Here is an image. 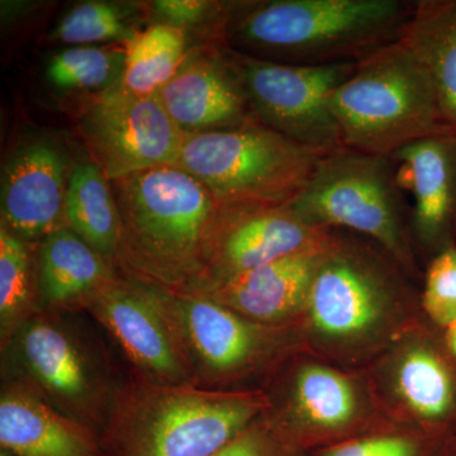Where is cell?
<instances>
[{
    "mask_svg": "<svg viewBox=\"0 0 456 456\" xmlns=\"http://www.w3.org/2000/svg\"><path fill=\"white\" fill-rule=\"evenodd\" d=\"M421 308L426 320L441 330L456 322V246L441 251L426 264Z\"/></svg>",
    "mask_w": 456,
    "mask_h": 456,
    "instance_id": "f1b7e54d",
    "label": "cell"
},
{
    "mask_svg": "<svg viewBox=\"0 0 456 456\" xmlns=\"http://www.w3.org/2000/svg\"><path fill=\"white\" fill-rule=\"evenodd\" d=\"M288 207L308 226L373 240L422 284L424 266L411 237V207L392 156L345 146L323 154Z\"/></svg>",
    "mask_w": 456,
    "mask_h": 456,
    "instance_id": "277c9868",
    "label": "cell"
},
{
    "mask_svg": "<svg viewBox=\"0 0 456 456\" xmlns=\"http://www.w3.org/2000/svg\"><path fill=\"white\" fill-rule=\"evenodd\" d=\"M112 278V270L103 257L66 224L42 240L37 289L47 307L86 305Z\"/></svg>",
    "mask_w": 456,
    "mask_h": 456,
    "instance_id": "44dd1931",
    "label": "cell"
},
{
    "mask_svg": "<svg viewBox=\"0 0 456 456\" xmlns=\"http://www.w3.org/2000/svg\"><path fill=\"white\" fill-rule=\"evenodd\" d=\"M268 424L264 416L211 456H305Z\"/></svg>",
    "mask_w": 456,
    "mask_h": 456,
    "instance_id": "f546056e",
    "label": "cell"
},
{
    "mask_svg": "<svg viewBox=\"0 0 456 456\" xmlns=\"http://www.w3.org/2000/svg\"><path fill=\"white\" fill-rule=\"evenodd\" d=\"M270 407L263 388L208 391L147 384L114 417L117 456H211L261 419Z\"/></svg>",
    "mask_w": 456,
    "mask_h": 456,
    "instance_id": "8992f818",
    "label": "cell"
},
{
    "mask_svg": "<svg viewBox=\"0 0 456 456\" xmlns=\"http://www.w3.org/2000/svg\"><path fill=\"white\" fill-rule=\"evenodd\" d=\"M79 130L90 161L110 182L174 167L185 137L159 94H134L119 82L90 102L80 117Z\"/></svg>",
    "mask_w": 456,
    "mask_h": 456,
    "instance_id": "7c38bea8",
    "label": "cell"
},
{
    "mask_svg": "<svg viewBox=\"0 0 456 456\" xmlns=\"http://www.w3.org/2000/svg\"><path fill=\"white\" fill-rule=\"evenodd\" d=\"M437 456H456V432L444 440Z\"/></svg>",
    "mask_w": 456,
    "mask_h": 456,
    "instance_id": "d6a6232c",
    "label": "cell"
},
{
    "mask_svg": "<svg viewBox=\"0 0 456 456\" xmlns=\"http://www.w3.org/2000/svg\"><path fill=\"white\" fill-rule=\"evenodd\" d=\"M445 439L392 426L314 450L305 456H437Z\"/></svg>",
    "mask_w": 456,
    "mask_h": 456,
    "instance_id": "4316f807",
    "label": "cell"
},
{
    "mask_svg": "<svg viewBox=\"0 0 456 456\" xmlns=\"http://www.w3.org/2000/svg\"><path fill=\"white\" fill-rule=\"evenodd\" d=\"M158 94L184 134L230 130L255 119L227 50L183 62Z\"/></svg>",
    "mask_w": 456,
    "mask_h": 456,
    "instance_id": "ac0fdd59",
    "label": "cell"
},
{
    "mask_svg": "<svg viewBox=\"0 0 456 456\" xmlns=\"http://www.w3.org/2000/svg\"><path fill=\"white\" fill-rule=\"evenodd\" d=\"M399 41L425 69L444 119L456 131V0H415Z\"/></svg>",
    "mask_w": 456,
    "mask_h": 456,
    "instance_id": "7402d4cb",
    "label": "cell"
},
{
    "mask_svg": "<svg viewBox=\"0 0 456 456\" xmlns=\"http://www.w3.org/2000/svg\"><path fill=\"white\" fill-rule=\"evenodd\" d=\"M65 224L110 266L121 250V217L110 180L97 165L77 164L69 174Z\"/></svg>",
    "mask_w": 456,
    "mask_h": 456,
    "instance_id": "603a6c76",
    "label": "cell"
},
{
    "mask_svg": "<svg viewBox=\"0 0 456 456\" xmlns=\"http://www.w3.org/2000/svg\"><path fill=\"white\" fill-rule=\"evenodd\" d=\"M110 184L121 217L119 257L165 288L200 281L222 213L211 191L176 167L141 171Z\"/></svg>",
    "mask_w": 456,
    "mask_h": 456,
    "instance_id": "3957f363",
    "label": "cell"
},
{
    "mask_svg": "<svg viewBox=\"0 0 456 456\" xmlns=\"http://www.w3.org/2000/svg\"><path fill=\"white\" fill-rule=\"evenodd\" d=\"M68 180L55 145L38 141L23 147L3 175L2 226L25 242L42 241L64 226Z\"/></svg>",
    "mask_w": 456,
    "mask_h": 456,
    "instance_id": "d6986e66",
    "label": "cell"
},
{
    "mask_svg": "<svg viewBox=\"0 0 456 456\" xmlns=\"http://www.w3.org/2000/svg\"><path fill=\"white\" fill-rule=\"evenodd\" d=\"M227 53L256 121L318 154L344 146L329 98L356 62L303 66Z\"/></svg>",
    "mask_w": 456,
    "mask_h": 456,
    "instance_id": "8fae6325",
    "label": "cell"
},
{
    "mask_svg": "<svg viewBox=\"0 0 456 456\" xmlns=\"http://www.w3.org/2000/svg\"><path fill=\"white\" fill-rule=\"evenodd\" d=\"M443 335L444 338H445L446 346H448L450 353L452 354L456 360V322L443 330Z\"/></svg>",
    "mask_w": 456,
    "mask_h": 456,
    "instance_id": "1f68e13d",
    "label": "cell"
},
{
    "mask_svg": "<svg viewBox=\"0 0 456 456\" xmlns=\"http://www.w3.org/2000/svg\"><path fill=\"white\" fill-rule=\"evenodd\" d=\"M321 156L251 119L230 130L185 134L174 167L202 183L224 208L288 206Z\"/></svg>",
    "mask_w": 456,
    "mask_h": 456,
    "instance_id": "ba28073f",
    "label": "cell"
},
{
    "mask_svg": "<svg viewBox=\"0 0 456 456\" xmlns=\"http://www.w3.org/2000/svg\"><path fill=\"white\" fill-rule=\"evenodd\" d=\"M326 242L231 277L198 281L189 292L208 297L261 325H299Z\"/></svg>",
    "mask_w": 456,
    "mask_h": 456,
    "instance_id": "e0dca14e",
    "label": "cell"
},
{
    "mask_svg": "<svg viewBox=\"0 0 456 456\" xmlns=\"http://www.w3.org/2000/svg\"><path fill=\"white\" fill-rule=\"evenodd\" d=\"M264 419L301 452L397 426L384 412L365 369L342 368L301 349L269 378Z\"/></svg>",
    "mask_w": 456,
    "mask_h": 456,
    "instance_id": "52a82bcc",
    "label": "cell"
},
{
    "mask_svg": "<svg viewBox=\"0 0 456 456\" xmlns=\"http://www.w3.org/2000/svg\"><path fill=\"white\" fill-rule=\"evenodd\" d=\"M415 0H270L236 5L224 38L237 53L321 66L358 62L401 40Z\"/></svg>",
    "mask_w": 456,
    "mask_h": 456,
    "instance_id": "7a4b0ae2",
    "label": "cell"
},
{
    "mask_svg": "<svg viewBox=\"0 0 456 456\" xmlns=\"http://www.w3.org/2000/svg\"><path fill=\"white\" fill-rule=\"evenodd\" d=\"M136 32L127 25L117 5L86 2L71 9L60 22L56 37L65 44L88 45L95 42L131 41Z\"/></svg>",
    "mask_w": 456,
    "mask_h": 456,
    "instance_id": "83f0119b",
    "label": "cell"
},
{
    "mask_svg": "<svg viewBox=\"0 0 456 456\" xmlns=\"http://www.w3.org/2000/svg\"><path fill=\"white\" fill-rule=\"evenodd\" d=\"M365 371L393 424L441 439L455 434L456 360L425 316Z\"/></svg>",
    "mask_w": 456,
    "mask_h": 456,
    "instance_id": "30bf717a",
    "label": "cell"
},
{
    "mask_svg": "<svg viewBox=\"0 0 456 456\" xmlns=\"http://www.w3.org/2000/svg\"><path fill=\"white\" fill-rule=\"evenodd\" d=\"M412 194L411 237L422 266L456 246V132L416 141L391 155Z\"/></svg>",
    "mask_w": 456,
    "mask_h": 456,
    "instance_id": "5bb4252c",
    "label": "cell"
},
{
    "mask_svg": "<svg viewBox=\"0 0 456 456\" xmlns=\"http://www.w3.org/2000/svg\"><path fill=\"white\" fill-rule=\"evenodd\" d=\"M329 233L305 224L288 206L222 207L206 273L198 281L231 277L311 250Z\"/></svg>",
    "mask_w": 456,
    "mask_h": 456,
    "instance_id": "9a60e30c",
    "label": "cell"
},
{
    "mask_svg": "<svg viewBox=\"0 0 456 456\" xmlns=\"http://www.w3.org/2000/svg\"><path fill=\"white\" fill-rule=\"evenodd\" d=\"M422 317L421 284L388 251L330 230L299 322L305 349L362 370Z\"/></svg>",
    "mask_w": 456,
    "mask_h": 456,
    "instance_id": "6da1fadb",
    "label": "cell"
},
{
    "mask_svg": "<svg viewBox=\"0 0 456 456\" xmlns=\"http://www.w3.org/2000/svg\"><path fill=\"white\" fill-rule=\"evenodd\" d=\"M126 51L106 47L77 46L53 56L47 79L65 90H106L121 80Z\"/></svg>",
    "mask_w": 456,
    "mask_h": 456,
    "instance_id": "484cf974",
    "label": "cell"
},
{
    "mask_svg": "<svg viewBox=\"0 0 456 456\" xmlns=\"http://www.w3.org/2000/svg\"><path fill=\"white\" fill-rule=\"evenodd\" d=\"M156 13L171 26L180 27L203 22L209 18H230L236 5L224 8L217 3L204 0H159L154 3Z\"/></svg>",
    "mask_w": 456,
    "mask_h": 456,
    "instance_id": "4dcf8cb0",
    "label": "cell"
},
{
    "mask_svg": "<svg viewBox=\"0 0 456 456\" xmlns=\"http://www.w3.org/2000/svg\"><path fill=\"white\" fill-rule=\"evenodd\" d=\"M86 305L150 383H189L191 367L151 287L112 278L93 294Z\"/></svg>",
    "mask_w": 456,
    "mask_h": 456,
    "instance_id": "4fadbf2b",
    "label": "cell"
},
{
    "mask_svg": "<svg viewBox=\"0 0 456 456\" xmlns=\"http://www.w3.org/2000/svg\"><path fill=\"white\" fill-rule=\"evenodd\" d=\"M37 281L23 240L0 228V336L3 344L32 318Z\"/></svg>",
    "mask_w": 456,
    "mask_h": 456,
    "instance_id": "d4e9b609",
    "label": "cell"
},
{
    "mask_svg": "<svg viewBox=\"0 0 456 456\" xmlns=\"http://www.w3.org/2000/svg\"><path fill=\"white\" fill-rule=\"evenodd\" d=\"M12 358L35 388L77 421L97 419L101 386L79 342L55 321L32 317L7 342Z\"/></svg>",
    "mask_w": 456,
    "mask_h": 456,
    "instance_id": "2e32d148",
    "label": "cell"
},
{
    "mask_svg": "<svg viewBox=\"0 0 456 456\" xmlns=\"http://www.w3.org/2000/svg\"><path fill=\"white\" fill-rule=\"evenodd\" d=\"M185 33L169 23L136 32L126 47L119 84L134 94H158L184 62Z\"/></svg>",
    "mask_w": 456,
    "mask_h": 456,
    "instance_id": "cb8c5ba5",
    "label": "cell"
},
{
    "mask_svg": "<svg viewBox=\"0 0 456 456\" xmlns=\"http://www.w3.org/2000/svg\"><path fill=\"white\" fill-rule=\"evenodd\" d=\"M0 445L14 456H103L86 425L20 386L3 389Z\"/></svg>",
    "mask_w": 456,
    "mask_h": 456,
    "instance_id": "ffe728a7",
    "label": "cell"
},
{
    "mask_svg": "<svg viewBox=\"0 0 456 456\" xmlns=\"http://www.w3.org/2000/svg\"><path fill=\"white\" fill-rule=\"evenodd\" d=\"M0 456H14L11 454V452H7V450L0 449Z\"/></svg>",
    "mask_w": 456,
    "mask_h": 456,
    "instance_id": "836d02e7",
    "label": "cell"
},
{
    "mask_svg": "<svg viewBox=\"0 0 456 456\" xmlns=\"http://www.w3.org/2000/svg\"><path fill=\"white\" fill-rule=\"evenodd\" d=\"M152 289L189 365L213 383L269 379L285 360L305 349L299 325H261L202 294Z\"/></svg>",
    "mask_w": 456,
    "mask_h": 456,
    "instance_id": "9c48e42d",
    "label": "cell"
},
{
    "mask_svg": "<svg viewBox=\"0 0 456 456\" xmlns=\"http://www.w3.org/2000/svg\"><path fill=\"white\" fill-rule=\"evenodd\" d=\"M329 106L344 146L368 154L391 156L416 141L456 132L444 119L425 69L401 41L356 62Z\"/></svg>",
    "mask_w": 456,
    "mask_h": 456,
    "instance_id": "5b68a950",
    "label": "cell"
}]
</instances>
